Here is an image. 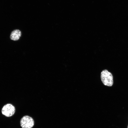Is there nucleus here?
<instances>
[{"mask_svg":"<svg viewBox=\"0 0 128 128\" xmlns=\"http://www.w3.org/2000/svg\"><path fill=\"white\" fill-rule=\"evenodd\" d=\"M101 77V81L105 85L108 86L112 85L113 82L112 75L107 70L105 69L102 71Z\"/></svg>","mask_w":128,"mask_h":128,"instance_id":"1","label":"nucleus"},{"mask_svg":"<svg viewBox=\"0 0 128 128\" xmlns=\"http://www.w3.org/2000/svg\"><path fill=\"white\" fill-rule=\"evenodd\" d=\"M20 124L22 128H32L34 125V121L31 117L26 115L21 119Z\"/></svg>","mask_w":128,"mask_h":128,"instance_id":"2","label":"nucleus"},{"mask_svg":"<svg viewBox=\"0 0 128 128\" xmlns=\"http://www.w3.org/2000/svg\"><path fill=\"white\" fill-rule=\"evenodd\" d=\"M15 111V107L10 104H7L2 107V114L7 117H11L14 114Z\"/></svg>","mask_w":128,"mask_h":128,"instance_id":"3","label":"nucleus"},{"mask_svg":"<svg viewBox=\"0 0 128 128\" xmlns=\"http://www.w3.org/2000/svg\"><path fill=\"white\" fill-rule=\"evenodd\" d=\"M21 35V31L18 29H15L11 32L10 38L12 40L16 41L18 40Z\"/></svg>","mask_w":128,"mask_h":128,"instance_id":"4","label":"nucleus"},{"mask_svg":"<svg viewBox=\"0 0 128 128\" xmlns=\"http://www.w3.org/2000/svg\"></svg>","mask_w":128,"mask_h":128,"instance_id":"5","label":"nucleus"}]
</instances>
